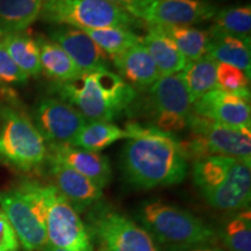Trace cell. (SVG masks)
Returning <instances> with one entry per match:
<instances>
[{
	"label": "cell",
	"instance_id": "cell-36",
	"mask_svg": "<svg viewBox=\"0 0 251 251\" xmlns=\"http://www.w3.org/2000/svg\"><path fill=\"white\" fill-rule=\"evenodd\" d=\"M99 251H107V250H106V249H103V248H100Z\"/></svg>",
	"mask_w": 251,
	"mask_h": 251
},
{
	"label": "cell",
	"instance_id": "cell-3",
	"mask_svg": "<svg viewBox=\"0 0 251 251\" xmlns=\"http://www.w3.org/2000/svg\"><path fill=\"white\" fill-rule=\"evenodd\" d=\"M196 187L213 208L238 212L249 208L251 163L227 156H208L192 165Z\"/></svg>",
	"mask_w": 251,
	"mask_h": 251
},
{
	"label": "cell",
	"instance_id": "cell-4",
	"mask_svg": "<svg viewBox=\"0 0 251 251\" xmlns=\"http://www.w3.org/2000/svg\"><path fill=\"white\" fill-rule=\"evenodd\" d=\"M136 219L156 243L165 248L215 243L218 234L193 213L158 199L143 201L136 209Z\"/></svg>",
	"mask_w": 251,
	"mask_h": 251
},
{
	"label": "cell",
	"instance_id": "cell-34",
	"mask_svg": "<svg viewBox=\"0 0 251 251\" xmlns=\"http://www.w3.org/2000/svg\"><path fill=\"white\" fill-rule=\"evenodd\" d=\"M107 1L119 6V7L126 9V11L129 12V13L133 15L135 9H136L137 5L140 4L141 0H107Z\"/></svg>",
	"mask_w": 251,
	"mask_h": 251
},
{
	"label": "cell",
	"instance_id": "cell-5",
	"mask_svg": "<svg viewBox=\"0 0 251 251\" xmlns=\"http://www.w3.org/2000/svg\"><path fill=\"white\" fill-rule=\"evenodd\" d=\"M0 209L25 250L45 249L48 241L43 184L27 180L18 186L0 190Z\"/></svg>",
	"mask_w": 251,
	"mask_h": 251
},
{
	"label": "cell",
	"instance_id": "cell-18",
	"mask_svg": "<svg viewBox=\"0 0 251 251\" xmlns=\"http://www.w3.org/2000/svg\"><path fill=\"white\" fill-rule=\"evenodd\" d=\"M111 59L118 69L119 76L136 91L147 90L161 77L155 62L142 42Z\"/></svg>",
	"mask_w": 251,
	"mask_h": 251
},
{
	"label": "cell",
	"instance_id": "cell-25",
	"mask_svg": "<svg viewBox=\"0 0 251 251\" xmlns=\"http://www.w3.org/2000/svg\"><path fill=\"white\" fill-rule=\"evenodd\" d=\"M0 41L15 64L28 77H37L42 72L39 46L30 35L20 31L4 35Z\"/></svg>",
	"mask_w": 251,
	"mask_h": 251
},
{
	"label": "cell",
	"instance_id": "cell-21",
	"mask_svg": "<svg viewBox=\"0 0 251 251\" xmlns=\"http://www.w3.org/2000/svg\"><path fill=\"white\" fill-rule=\"evenodd\" d=\"M216 63L209 56L187 62L181 70L179 77L183 81L191 103L197 101L206 93L218 89L216 81Z\"/></svg>",
	"mask_w": 251,
	"mask_h": 251
},
{
	"label": "cell",
	"instance_id": "cell-13",
	"mask_svg": "<svg viewBox=\"0 0 251 251\" xmlns=\"http://www.w3.org/2000/svg\"><path fill=\"white\" fill-rule=\"evenodd\" d=\"M216 11L203 0H141L133 15L146 25L193 26L212 20Z\"/></svg>",
	"mask_w": 251,
	"mask_h": 251
},
{
	"label": "cell",
	"instance_id": "cell-8",
	"mask_svg": "<svg viewBox=\"0 0 251 251\" xmlns=\"http://www.w3.org/2000/svg\"><path fill=\"white\" fill-rule=\"evenodd\" d=\"M40 18L47 23L78 29L142 28L143 21L107 0H54L42 1Z\"/></svg>",
	"mask_w": 251,
	"mask_h": 251
},
{
	"label": "cell",
	"instance_id": "cell-22",
	"mask_svg": "<svg viewBox=\"0 0 251 251\" xmlns=\"http://www.w3.org/2000/svg\"><path fill=\"white\" fill-rule=\"evenodd\" d=\"M42 0H0V36L20 33L40 18Z\"/></svg>",
	"mask_w": 251,
	"mask_h": 251
},
{
	"label": "cell",
	"instance_id": "cell-14",
	"mask_svg": "<svg viewBox=\"0 0 251 251\" xmlns=\"http://www.w3.org/2000/svg\"><path fill=\"white\" fill-rule=\"evenodd\" d=\"M192 113L231 127L251 129L250 94L218 89L192 103Z\"/></svg>",
	"mask_w": 251,
	"mask_h": 251
},
{
	"label": "cell",
	"instance_id": "cell-7",
	"mask_svg": "<svg viewBox=\"0 0 251 251\" xmlns=\"http://www.w3.org/2000/svg\"><path fill=\"white\" fill-rule=\"evenodd\" d=\"M48 146L31 119L12 106L0 108V158L19 171L45 164Z\"/></svg>",
	"mask_w": 251,
	"mask_h": 251
},
{
	"label": "cell",
	"instance_id": "cell-17",
	"mask_svg": "<svg viewBox=\"0 0 251 251\" xmlns=\"http://www.w3.org/2000/svg\"><path fill=\"white\" fill-rule=\"evenodd\" d=\"M49 36L52 42L67 52L80 74L107 68L108 62L105 52L83 30L70 26H61L50 30Z\"/></svg>",
	"mask_w": 251,
	"mask_h": 251
},
{
	"label": "cell",
	"instance_id": "cell-35",
	"mask_svg": "<svg viewBox=\"0 0 251 251\" xmlns=\"http://www.w3.org/2000/svg\"><path fill=\"white\" fill-rule=\"evenodd\" d=\"M43 250H45V251H67L64 249H58V248H54L51 246H47Z\"/></svg>",
	"mask_w": 251,
	"mask_h": 251
},
{
	"label": "cell",
	"instance_id": "cell-24",
	"mask_svg": "<svg viewBox=\"0 0 251 251\" xmlns=\"http://www.w3.org/2000/svg\"><path fill=\"white\" fill-rule=\"evenodd\" d=\"M129 134L113 122L87 121L70 146L100 152L120 140H128Z\"/></svg>",
	"mask_w": 251,
	"mask_h": 251
},
{
	"label": "cell",
	"instance_id": "cell-30",
	"mask_svg": "<svg viewBox=\"0 0 251 251\" xmlns=\"http://www.w3.org/2000/svg\"><path fill=\"white\" fill-rule=\"evenodd\" d=\"M216 81L220 90L250 94V77L246 72L230 64L226 63L216 64Z\"/></svg>",
	"mask_w": 251,
	"mask_h": 251
},
{
	"label": "cell",
	"instance_id": "cell-33",
	"mask_svg": "<svg viewBox=\"0 0 251 251\" xmlns=\"http://www.w3.org/2000/svg\"><path fill=\"white\" fill-rule=\"evenodd\" d=\"M164 251H226V250L218 247L215 243H201V244H193V246L165 248Z\"/></svg>",
	"mask_w": 251,
	"mask_h": 251
},
{
	"label": "cell",
	"instance_id": "cell-37",
	"mask_svg": "<svg viewBox=\"0 0 251 251\" xmlns=\"http://www.w3.org/2000/svg\"><path fill=\"white\" fill-rule=\"evenodd\" d=\"M42 1H54V0H42Z\"/></svg>",
	"mask_w": 251,
	"mask_h": 251
},
{
	"label": "cell",
	"instance_id": "cell-11",
	"mask_svg": "<svg viewBox=\"0 0 251 251\" xmlns=\"http://www.w3.org/2000/svg\"><path fill=\"white\" fill-rule=\"evenodd\" d=\"M47 246L67 251H93L85 222L52 184L43 185Z\"/></svg>",
	"mask_w": 251,
	"mask_h": 251
},
{
	"label": "cell",
	"instance_id": "cell-2",
	"mask_svg": "<svg viewBox=\"0 0 251 251\" xmlns=\"http://www.w3.org/2000/svg\"><path fill=\"white\" fill-rule=\"evenodd\" d=\"M56 89L87 121L112 122L137 98V91L107 68L83 72Z\"/></svg>",
	"mask_w": 251,
	"mask_h": 251
},
{
	"label": "cell",
	"instance_id": "cell-27",
	"mask_svg": "<svg viewBox=\"0 0 251 251\" xmlns=\"http://www.w3.org/2000/svg\"><path fill=\"white\" fill-rule=\"evenodd\" d=\"M108 55L109 58L120 55L131 47L142 42V36L129 28L109 27L98 29H80Z\"/></svg>",
	"mask_w": 251,
	"mask_h": 251
},
{
	"label": "cell",
	"instance_id": "cell-6",
	"mask_svg": "<svg viewBox=\"0 0 251 251\" xmlns=\"http://www.w3.org/2000/svg\"><path fill=\"white\" fill-rule=\"evenodd\" d=\"M190 134L180 140L187 161L208 156H227L251 163V129L231 127L191 113Z\"/></svg>",
	"mask_w": 251,
	"mask_h": 251
},
{
	"label": "cell",
	"instance_id": "cell-28",
	"mask_svg": "<svg viewBox=\"0 0 251 251\" xmlns=\"http://www.w3.org/2000/svg\"><path fill=\"white\" fill-rule=\"evenodd\" d=\"M212 21L209 31L250 40L251 7L249 5L218 9Z\"/></svg>",
	"mask_w": 251,
	"mask_h": 251
},
{
	"label": "cell",
	"instance_id": "cell-15",
	"mask_svg": "<svg viewBox=\"0 0 251 251\" xmlns=\"http://www.w3.org/2000/svg\"><path fill=\"white\" fill-rule=\"evenodd\" d=\"M48 172L52 185L57 188L78 214L85 213L102 199V188L92 180L54 158L47 157Z\"/></svg>",
	"mask_w": 251,
	"mask_h": 251
},
{
	"label": "cell",
	"instance_id": "cell-16",
	"mask_svg": "<svg viewBox=\"0 0 251 251\" xmlns=\"http://www.w3.org/2000/svg\"><path fill=\"white\" fill-rule=\"evenodd\" d=\"M48 157L63 163L80 175L85 176L99 187L111 183L113 172L108 158L100 152L90 151L70 144H47Z\"/></svg>",
	"mask_w": 251,
	"mask_h": 251
},
{
	"label": "cell",
	"instance_id": "cell-12",
	"mask_svg": "<svg viewBox=\"0 0 251 251\" xmlns=\"http://www.w3.org/2000/svg\"><path fill=\"white\" fill-rule=\"evenodd\" d=\"M31 121L48 144H71L87 124L76 107L56 98L39 100Z\"/></svg>",
	"mask_w": 251,
	"mask_h": 251
},
{
	"label": "cell",
	"instance_id": "cell-23",
	"mask_svg": "<svg viewBox=\"0 0 251 251\" xmlns=\"http://www.w3.org/2000/svg\"><path fill=\"white\" fill-rule=\"evenodd\" d=\"M42 72L58 84L67 83L80 75V71L61 47L45 36H37Z\"/></svg>",
	"mask_w": 251,
	"mask_h": 251
},
{
	"label": "cell",
	"instance_id": "cell-1",
	"mask_svg": "<svg viewBox=\"0 0 251 251\" xmlns=\"http://www.w3.org/2000/svg\"><path fill=\"white\" fill-rule=\"evenodd\" d=\"M126 130L129 139L121 152V170L128 184L151 190L185 179L188 161L177 136L137 121L127 124Z\"/></svg>",
	"mask_w": 251,
	"mask_h": 251
},
{
	"label": "cell",
	"instance_id": "cell-26",
	"mask_svg": "<svg viewBox=\"0 0 251 251\" xmlns=\"http://www.w3.org/2000/svg\"><path fill=\"white\" fill-rule=\"evenodd\" d=\"M161 33L169 37L187 62L194 61L206 55L209 42V31L198 29L193 26H156Z\"/></svg>",
	"mask_w": 251,
	"mask_h": 251
},
{
	"label": "cell",
	"instance_id": "cell-10",
	"mask_svg": "<svg viewBox=\"0 0 251 251\" xmlns=\"http://www.w3.org/2000/svg\"><path fill=\"white\" fill-rule=\"evenodd\" d=\"M146 91L144 100L136 107L149 120V126L170 134L187 127L192 103L179 75L161 76Z\"/></svg>",
	"mask_w": 251,
	"mask_h": 251
},
{
	"label": "cell",
	"instance_id": "cell-29",
	"mask_svg": "<svg viewBox=\"0 0 251 251\" xmlns=\"http://www.w3.org/2000/svg\"><path fill=\"white\" fill-rule=\"evenodd\" d=\"M228 251H251V213L242 209L230 215L219 233Z\"/></svg>",
	"mask_w": 251,
	"mask_h": 251
},
{
	"label": "cell",
	"instance_id": "cell-32",
	"mask_svg": "<svg viewBox=\"0 0 251 251\" xmlns=\"http://www.w3.org/2000/svg\"><path fill=\"white\" fill-rule=\"evenodd\" d=\"M19 243L17 235L4 213L0 209V251H18Z\"/></svg>",
	"mask_w": 251,
	"mask_h": 251
},
{
	"label": "cell",
	"instance_id": "cell-31",
	"mask_svg": "<svg viewBox=\"0 0 251 251\" xmlns=\"http://www.w3.org/2000/svg\"><path fill=\"white\" fill-rule=\"evenodd\" d=\"M29 77L15 64L0 41V83L8 85H24Z\"/></svg>",
	"mask_w": 251,
	"mask_h": 251
},
{
	"label": "cell",
	"instance_id": "cell-9",
	"mask_svg": "<svg viewBox=\"0 0 251 251\" xmlns=\"http://www.w3.org/2000/svg\"><path fill=\"white\" fill-rule=\"evenodd\" d=\"M91 241L107 251H159L142 226L100 200L84 213Z\"/></svg>",
	"mask_w": 251,
	"mask_h": 251
},
{
	"label": "cell",
	"instance_id": "cell-19",
	"mask_svg": "<svg viewBox=\"0 0 251 251\" xmlns=\"http://www.w3.org/2000/svg\"><path fill=\"white\" fill-rule=\"evenodd\" d=\"M250 40L248 39L209 31V42L206 55L218 63H226L236 67L250 77Z\"/></svg>",
	"mask_w": 251,
	"mask_h": 251
},
{
	"label": "cell",
	"instance_id": "cell-20",
	"mask_svg": "<svg viewBox=\"0 0 251 251\" xmlns=\"http://www.w3.org/2000/svg\"><path fill=\"white\" fill-rule=\"evenodd\" d=\"M146 26L148 31L142 36V45L148 50L161 76L179 74L186 65V58L181 55L175 43L156 27L150 25Z\"/></svg>",
	"mask_w": 251,
	"mask_h": 251
}]
</instances>
